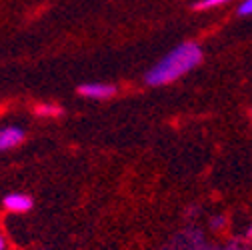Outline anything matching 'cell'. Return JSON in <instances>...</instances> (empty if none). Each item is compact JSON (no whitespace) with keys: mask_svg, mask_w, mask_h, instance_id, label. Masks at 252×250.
<instances>
[{"mask_svg":"<svg viewBox=\"0 0 252 250\" xmlns=\"http://www.w3.org/2000/svg\"><path fill=\"white\" fill-rule=\"evenodd\" d=\"M200 60H202V50L196 42H182L146 72V84L162 86L174 82L180 76L188 74L192 68H196Z\"/></svg>","mask_w":252,"mask_h":250,"instance_id":"cell-1","label":"cell"},{"mask_svg":"<svg viewBox=\"0 0 252 250\" xmlns=\"http://www.w3.org/2000/svg\"><path fill=\"white\" fill-rule=\"evenodd\" d=\"M78 92L86 98H108L116 92V86L102 84V82H88V84L78 86Z\"/></svg>","mask_w":252,"mask_h":250,"instance_id":"cell-2","label":"cell"},{"mask_svg":"<svg viewBox=\"0 0 252 250\" xmlns=\"http://www.w3.org/2000/svg\"><path fill=\"white\" fill-rule=\"evenodd\" d=\"M24 140V130L18 126H8L0 130V150H8Z\"/></svg>","mask_w":252,"mask_h":250,"instance_id":"cell-3","label":"cell"},{"mask_svg":"<svg viewBox=\"0 0 252 250\" xmlns=\"http://www.w3.org/2000/svg\"><path fill=\"white\" fill-rule=\"evenodd\" d=\"M4 206L14 212H26L32 208V198L26 194H8L4 196Z\"/></svg>","mask_w":252,"mask_h":250,"instance_id":"cell-4","label":"cell"},{"mask_svg":"<svg viewBox=\"0 0 252 250\" xmlns=\"http://www.w3.org/2000/svg\"><path fill=\"white\" fill-rule=\"evenodd\" d=\"M228 2V0H198V2L192 4L194 10H208V8H214V6H220V4H224Z\"/></svg>","mask_w":252,"mask_h":250,"instance_id":"cell-5","label":"cell"},{"mask_svg":"<svg viewBox=\"0 0 252 250\" xmlns=\"http://www.w3.org/2000/svg\"><path fill=\"white\" fill-rule=\"evenodd\" d=\"M238 14H240V16L252 14V0H242V4L238 6Z\"/></svg>","mask_w":252,"mask_h":250,"instance_id":"cell-6","label":"cell"},{"mask_svg":"<svg viewBox=\"0 0 252 250\" xmlns=\"http://www.w3.org/2000/svg\"><path fill=\"white\" fill-rule=\"evenodd\" d=\"M36 112H38V114H42V116H48V114H58V112H60V108H56V106H38V108H36Z\"/></svg>","mask_w":252,"mask_h":250,"instance_id":"cell-7","label":"cell"},{"mask_svg":"<svg viewBox=\"0 0 252 250\" xmlns=\"http://www.w3.org/2000/svg\"><path fill=\"white\" fill-rule=\"evenodd\" d=\"M224 222H226V216H224V214H218L216 218H212V222H210V224H212V228L218 230V228H222V226H224Z\"/></svg>","mask_w":252,"mask_h":250,"instance_id":"cell-8","label":"cell"},{"mask_svg":"<svg viewBox=\"0 0 252 250\" xmlns=\"http://www.w3.org/2000/svg\"><path fill=\"white\" fill-rule=\"evenodd\" d=\"M0 250H4V240H2V236H0Z\"/></svg>","mask_w":252,"mask_h":250,"instance_id":"cell-9","label":"cell"}]
</instances>
